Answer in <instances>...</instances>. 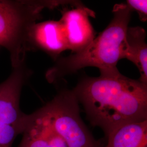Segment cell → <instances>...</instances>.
<instances>
[{"instance_id":"cell-1","label":"cell","mask_w":147,"mask_h":147,"mask_svg":"<svg viewBox=\"0 0 147 147\" xmlns=\"http://www.w3.org/2000/svg\"><path fill=\"white\" fill-rule=\"evenodd\" d=\"M94 126L107 136L129 122L147 119V86L115 73L84 76L73 89Z\"/></svg>"},{"instance_id":"cell-2","label":"cell","mask_w":147,"mask_h":147,"mask_svg":"<svg viewBox=\"0 0 147 147\" xmlns=\"http://www.w3.org/2000/svg\"><path fill=\"white\" fill-rule=\"evenodd\" d=\"M112 13L110 23L87 47L56 61L45 74L49 82H57L86 67L97 68L102 74L119 71L117 64L121 59H125L126 31L132 11L126 3H121L114 5Z\"/></svg>"},{"instance_id":"cell-3","label":"cell","mask_w":147,"mask_h":147,"mask_svg":"<svg viewBox=\"0 0 147 147\" xmlns=\"http://www.w3.org/2000/svg\"><path fill=\"white\" fill-rule=\"evenodd\" d=\"M82 4L66 0H0V45L9 53L13 68L25 63L27 52L31 51L30 32L43 10Z\"/></svg>"},{"instance_id":"cell-4","label":"cell","mask_w":147,"mask_h":147,"mask_svg":"<svg viewBox=\"0 0 147 147\" xmlns=\"http://www.w3.org/2000/svg\"><path fill=\"white\" fill-rule=\"evenodd\" d=\"M73 90L63 89L38 112L68 147H101L81 118Z\"/></svg>"},{"instance_id":"cell-5","label":"cell","mask_w":147,"mask_h":147,"mask_svg":"<svg viewBox=\"0 0 147 147\" xmlns=\"http://www.w3.org/2000/svg\"><path fill=\"white\" fill-rule=\"evenodd\" d=\"M31 75L25 64L14 68L0 84V147H13L16 137L24 130L27 115L20 107L21 90Z\"/></svg>"},{"instance_id":"cell-6","label":"cell","mask_w":147,"mask_h":147,"mask_svg":"<svg viewBox=\"0 0 147 147\" xmlns=\"http://www.w3.org/2000/svg\"><path fill=\"white\" fill-rule=\"evenodd\" d=\"M95 13L84 5L65 9L59 20L63 25L68 50L78 53L89 45L95 38V32L89 17Z\"/></svg>"},{"instance_id":"cell-7","label":"cell","mask_w":147,"mask_h":147,"mask_svg":"<svg viewBox=\"0 0 147 147\" xmlns=\"http://www.w3.org/2000/svg\"><path fill=\"white\" fill-rule=\"evenodd\" d=\"M29 42L31 50L39 49L55 61L68 50L63 25L59 20L36 23L30 32Z\"/></svg>"},{"instance_id":"cell-8","label":"cell","mask_w":147,"mask_h":147,"mask_svg":"<svg viewBox=\"0 0 147 147\" xmlns=\"http://www.w3.org/2000/svg\"><path fill=\"white\" fill-rule=\"evenodd\" d=\"M22 135L18 147H68L37 110L27 115Z\"/></svg>"},{"instance_id":"cell-9","label":"cell","mask_w":147,"mask_h":147,"mask_svg":"<svg viewBox=\"0 0 147 147\" xmlns=\"http://www.w3.org/2000/svg\"><path fill=\"white\" fill-rule=\"evenodd\" d=\"M107 138L104 147H147V119L124 124Z\"/></svg>"},{"instance_id":"cell-10","label":"cell","mask_w":147,"mask_h":147,"mask_svg":"<svg viewBox=\"0 0 147 147\" xmlns=\"http://www.w3.org/2000/svg\"><path fill=\"white\" fill-rule=\"evenodd\" d=\"M146 32L140 26L129 27L126 34V50L125 59L134 63L141 76L138 79L147 86V45Z\"/></svg>"},{"instance_id":"cell-11","label":"cell","mask_w":147,"mask_h":147,"mask_svg":"<svg viewBox=\"0 0 147 147\" xmlns=\"http://www.w3.org/2000/svg\"><path fill=\"white\" fill-rule=\"evenodd\" d=\"M126 5L131 10L138 13L140 20L147 21V1L146 0H128L126 1Z\"/></svg>"}]
</instances>
